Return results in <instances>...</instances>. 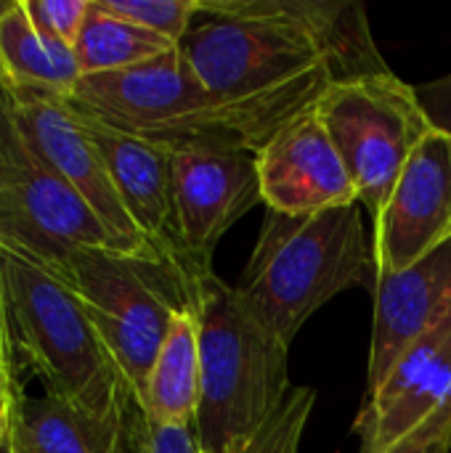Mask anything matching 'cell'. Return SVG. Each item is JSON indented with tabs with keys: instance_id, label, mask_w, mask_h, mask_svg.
Wrapping results in <instances>:
<instances>
[{
	"instance_id": "cell-10",
	"label": "cell",
	"mask_w": 451,
	"mask_h": 453,
	"mask_svg": "<svg viewBox=\"0 0 451 453\" xmlns=\"http://www.w3.org/2000/svg\"><path fill=\"white\" fill-rule=\"evenodd\" d=\"M8 88V85H5ZM11 90L13 111L21 125V133L32 143V149L45 159V165L74 191L82 202L101 218V223L130 250H136L146 263L165 268L159 255L149 247V242L138 234L130 220L112 178L98 154L93 138L85 130L80 111L69 104V98L32 93V90ZM167 271V268H165Z\"/></svg>"
},
{
	"instance_id": "cell-22",
	"label": "cell",
	"mask_w": 451,
	"mask_h": 453,
	"mask_svg": "<svg viewBox=\"0 0 451 453\" xmlns=\"http://www.w3.org/2000/svg\"><path fill=\"white\" fill-rule=\"evenodd\" d=\"M316 403L311 388H292L274 419L255 435L245 453H300V441Z\"/></svg>"
},
{
	"instance_id": "cell-1",
	"label": "cell",
	"mask_w": 451,
	"mask_h": 453,
	"mask_svg": "<svg viewBox=\"0 0 451 453\" xmlns=\"http://www.w3.org/2000/svg\"><path fill=\"white\" fill-rule=\"evenodd\" d=\"M199 13L210 19L178 50L239 146L258 154L335 85L314 32L284 0H199Z\"/></svg>"
},
{
	"instance_id": "cell-2",
	"label": "cell",
	"mask_w": 451,
	"mask_h": 453,
	"mask_svg": "<svg viewBox=\"0 0 451 453\" xmlns=\"http://www.w3.org/2000/svg\"><path fill=\"white\" fill-rule=\"evenodd\" d=\"M181 295L199 334V451L245 453L290 395V348L213 268L191 273Z\"/></svg>"
},
{
	"instance_id": "cell-21",
	"label": "cell",
	"mask_w": 451,
	"mask_h": 453,
	"mask_svg": "<svg viewBox=\"0 0 451 453\" xmlns=\"http://www.w3.org/2000/svg\"><path fill=\"white\" fill-rule=\"evenodd\" d=\"M109 13L133 21L170 42H181L191 19L199 13V0H98Z\"/></svg>"
},
{
	"instance_id": "cell-8",
	"label": "cell",
	"mask_w": 451,
	"mask_h": 453,
	"mask_svg": "<svg viewBox=\"0 0 451 453\" xmlns=\"http://www.w3.org/2000/svg\"><path fill=\"white\" fill-rule=\"evenodd\" d=\"M314 111L346 162L359 204L377 218L404 165L433 133L417 88L393 72L340 82L324 93Z\"/></svg>"
},
{
	"instance_id": "cell-27",
	"label": "cell",
	"mask_w": 451,
	"mask_h": 453,
	"mask_svg": "<svg viewBox=\"0 0 451 453\" xmlns=\"http://www.w3.org/2000/svg\"><path fill=\"white\" fill-rule=\"evenodd\" d=\"M146 453H202L194 427H152L146 425Z\"/></svg>"
},
{
	"instance_id": "cell-18",
	"label": "cell",
	"mask_w": 451,
	"mask_h": 453,
	"mask_svg": "<svg viewBox=\"0 0 451 453\" xmlns=\"http://www.w3.org/2000/svg\"><path fill=\"white\" fill-rule=\"evenodd\" d=\"M13 435L24 453H125L130 427L96 419L53 395L13 403Z\"/></svg>"
},
{
	"instance_id": "cell-4",
	"label": "cell",
	"mask_w": 451,
	"mask_h": 453,
	"mask_svg": "<svg viewBox=\"0 0 451 453\" xmlns=\"http://www.w3.org/2000/svg\"><path fill=\"white\" fill-rule=\"evenodd\" d=\"M364 284H377V257L356 202L314 215L268 210L239 289L290 348L322 305Z\"/></svg>"
},
{
	"instance_id": "cell-26",
	"label": "cell",
	"mask_w": 451,
	"mask_h": 453,
	"mask_svg": "<svg viewBox=\"0 0 451 453\" xmlns=\"http://www.w3.org/2000/svg\"><path fill=\"white\" fill-rule=\"evenodd\" d=\"M13 340L5 324V316L0 319V414H8L21 393L16 380V361H13Z\"/></svg>"
},
{
	"instance_id": "cell-13",
	"label": "cell",
	"mask_w": 451,
	"mask_h": 453,
	"mask_svg": "<svg viewBox=\"0 0 451 453\" xmlns=\"http://www.w3.org/2000/svg\"><path fill=\"white\" fill-rule=\"evenodd\" d=\"M260 194L282 215H314L356 204L359 194L327 127L308 111L258 151Z\"/></svg>"
},
{
	"instance_id": "cell-6",
	"label": "cell",
	"mask_w": 451,
	"mask_h": 453,
	"mask_svg": "<svg viewBox=\"0 0 451 453\" xmlns=\"http://www.w3.org/2000/svg\"><path fill=\"white\" fill-rule=\"evenodd\" d=\"M82 303L138 409L183 295L170 271L96 250H74L53 271ZM144 414V411H141Z\"/></svg>"
},
{
	"instance_id": "cell-15",
	"label": "cell",
	"mask_w": 451,
	"mask_h": 453,
	"mask_svg": "<svg viewBox=\"0 0 451 453\" xmlns=\"http://www.w3.org/2000/svg\"><path fill=\"white\" fill-rule=\"evenodd\" d=\"M451 401V319L412 345L356 419L362 453H385Z\"/></svg>"
},
{
	"instance_id": "cell-28",
	"label": "cell",
	"mask_w": 451,
	"mask_h": 453,
	"mask_svg": "<svg viewBox=\"0 0 451 453\" xmlns=\"http://www.w3.org/2000/svg\"><path fill=\"white\" fill-rule=\"evenodd\" d=\"M13 411V409H11ZM0 414V453H13L16 449V438H13V417Z\"/></svg>"
},
{
	"instance_id": "cell-24",
	"label": "cell",
	"mask_w": 451,
	"mask_h": 453,
	"mask_svg": "<svg viewBox=\"0 0 451 453\" xmlns=\"http://www.w3.org/2000/svg\"><path fill=\"white\" fill-rule=\"evenodd\" d=\"M451 451V401L417 430L404 435L385 453H449Z\"/></svg>"
},
{
	"instance_id": "cell-5",
	"label": "cell",
	"mask_w": 451,
	"mask_h": 453,
	"mask_svg": "<svg viewBox=\"0 0 451 453\" xmlns=\"http://www.w3.org/2000/svg\"><path fill=\"white\" fill-rule=\"evenodd\" d=\"M0 244L56 271L69 252L96 250L146 263L32 149L0 82ZM152 265V263H146Z\"/></svg>"
},
{
	"instance_id": "cell-31",
	"label": "cell",
	"mask_w": 451,
	"mask_h": 453,
	"mask_svg": "<svg viewBox=\"0 0 451 453\" xmlns=\"http://www.w3.org/2000/svg\"><path fill=\"white\" fill-rule=\"evenodd\" d=\"M0 319H3V300H0Z\"/></svg>"
},
{
	"instance_id": "cell-25",
	"label": "cell",
	"mask_w": 451,
	"mask_h": 453,
	"mask_svg": "<svg viewBox=\"0 0 451 453\" xmlns=\"http://www.w3.org/2000/svg\"><path fill=\"white\" fill-rule=\"evenodd\" d=\"M417 96L423 101V109H425L433 130L451 138V72L433 82L420 85Z\"/></svg>"
},
{
	"instance_id": "cell-29",
	"label": "cell",
	"mask_w": 451,
	"mask_h": 453,
	"mask_svg": "<svg viewBox=\"0 0 451 453\" xmlns=\"http://www.w3.org/2000/svg\"><path fill=\"white\" fill-rule=\"evenodd\" d=\"M13 438H16V435H13ZM13 453H24V451H21V449H19V443H16V449H13Z\"/></svg>"
},
{
	"instance_id": "cell-3",
	"label": "cell",
	"mask_w": 451,
	"mask_h": 453,
	"mask_svg": "<svg viewBox=\"0 0 451 453\" xmlns=\"http://www.w3.org/2000/svg\"><path fill=\"white\" fill-rule=\"evenodd\" d=\"M0 300L13 348L43 382L45 395L128 427L130 414L144 417L66 281L0 244Z\"/></svg>"
},
{
	"instance_id": "cell-7",
	"label": "cell",
	"mask_w": 451,
	"mask_h": 453,
	"mask_svg": "<svg viewBox=\"0 0 451 453\" xmlns=\"http://www.w3.org/2000/svg\"><path fill=\"white\" fill-rule=\"evenodd\" d=\"M69 104L96 122L159 146H239L223 109L199 85L178 48L133 69L80 77Z\"/></svg>"
},
{
	"instance_id": "cell-12",
	"label": "cell",
	"mask_w": 451,
	"mask_h": 453,
	"mask_svg": "<svg viewBox=\"0 0 451 453\" xmlns=\"http://www.w3.org/2000/svg\"><path fill=\"white\" fill-rule=\"evenodd\" d=\"M88 135L93 138L109 178L136 223L138 234L159 255L165 268L173 273L178 289L183 281L199 271L189 257L175 220L173 204V178H170V146H159L128 133H120L104 122L80 114Z\"/></svg>"
},
{
	"instance_id": "cell-9",
	"label": "cell",
	"mask_w": 451,
	"mask_h": 453,
	"mask_svg": "<svg viewBox=\"0 0 451 453\" xmlns=\"http://www.w3.org/2000/svg\"><path fill=\"white\" fill-rule=\"evenodd\" d=\"M170 178L181 242L199 268H210L223 234L263 202L258 154L234 143L170 146Z\"/></svg>"
},
{
	"instance_id": "cell-30",
	"label": "cell",
	"mask_w": 451,
	"mask_h": 453,
	"mask_svg": "<svg viewBox=\"0 0 451 453\" xmlns=\"http://www.w3.org/2000/svg\"><path fill=\"white\" fill-rule=\"evenodd\" d=\"M0 82H3V85H5V80H3V66H0Z\"/></svg>"
},
{
	"instance_id": "cell-17",
	"label": "cell",
	"mask_w": 451,
	"mask_h": 453,
	"mask_svg": "<svg viewBox=\"0 0 451 453\" xmlns=\"http://www.w3.org/2000/svg\"><path fill=\"white\" fill-rule=\"evenodd\" d=\"M199 406V334L189 305H178L154 358L141 411L152 427H194Z\"/></svg>"
},
{
	"instance_id": "cell-14",
	"label": "cell",
	"mask_w": 451,
	"mask_h": 453,
	"mask_svg": "<svg viewBox=\"0 0 451 453\" xmlns=\"http://www.w3.org/2000/svg\"><path fill=\"white\" fill-rule=\"evenodd\" d=\"M451 319V244L417 265L380 276L375 284V326L367 369V398H372L396 361Z\"/></svg>"
},
{
	"instance_id": "cell-16",
	"label": "cell",
	"mask_w": 451,
	"mask_h": 453,
	"mask_svg": "<svg viewBox=\"0 0 451 453\" xmlns=\"http://www.w3.org/2000/svg\"><path fill=\"white\" fill-rule=\"evenodd\" d=\"M0 66L13 90L69 98L82 77L74 48L43 37L21 0H0Z\"/></svg>"
},
{
	"instance_id": "cell-23",
	"label": "cell",
	"mask_w": 451,
	"mask_h": 453,
	"mask_svg": "<svg viewBox=\"0 0 451 453\" xmlns=\"http://www.w3.org/2000/svg\"><path fill=\"white\" fill-rule=\"evenodd\" d=\"M32 27L61 45L74 48L85 24L90 0H21Z\"/></svg>"
},
{
	"instance_id": "cell-20",
	"label": "cell",
	"mask_w": 451,
	"mask_h": 453,
	"mask_svg": "<svg viewBox=\"0 0 451 453\" xmlns=\"http://www.w3.org/2000/svg\"><path fill=\"white\" fill-rule=\"evenodd\" d=\"M178 45L133 24L114 13H109L98 0H90L85 24L80 29V37L74 42V56L80 64L82 77L85 74H106V72H122L141 64H149L154 58L167 56Z\"/></svg>"
},
{
	"instance_id": "cell-11",
	"label": "cell",
	"mask_w": 451,
	"mask_h": 453,
	"mask_svg": "<svg viewBox=\"0 0 451 453\" xmlns=\"http://www.w3.org/2000/svg\"><path fill=\"white\" fill-rule=\"evenodd\" d=\"M451 244V138L433 130L404 165L375 218L377 279L401 273Z\"/></svg>"
},
{
	"instance_id": "cell-19",
	"label": "cell",
	"mask_w": 451,
	"mask_h": 453,
	"mask_svg": "<svg viewBox=\"0 0 451 453\" xmlns=\"http://www.w3.org/2000/svg\"><path fill=\"white\" fill-rule=\"evenodd\" d=\"M284 3L314 32L335 85L391 74L383 53L375 45L364 3L356 0H284Z\"/></svg>"
}]
</instances>
